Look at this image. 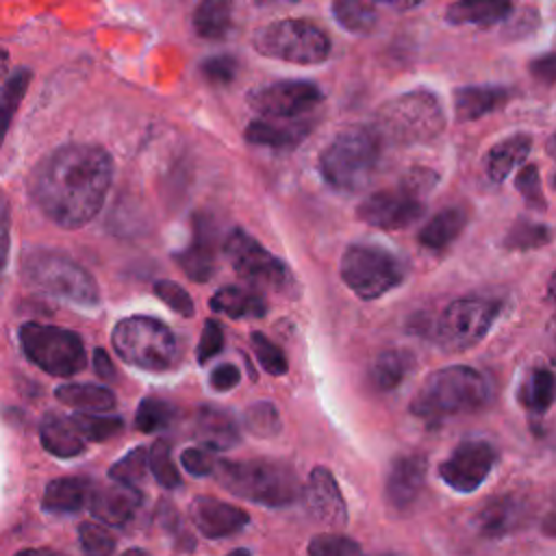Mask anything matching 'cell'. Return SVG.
<instances>
[{"instance_id": "ba28073f", "label": "cell", "mask_w": 556, "mask_h": 556, "mask_svg": "<svg viewBox=\"0 0 556 556\" xmlns=\"http://www.w3.org/2000/svg\"><path fill=\"white\" fill-rule=\"evenodd\" d=\"M252 46L261 56L295 65H317L330 54L328 35L317 24L295 17L261 26L252 37Z\"/></svg>"}, {"instance_id": "f546056e", "label": "cell", "mask_w": 556, "mask_h": 556, "mask_svg": "<svg viewBox=\"0 0 556 556\" xmlns=\"http://www.w3.org/2000/svg\"><path fill=\"white\" fill-rule=\"evenodd\" d=\"M513 0H458L447 7L445 20L452 24L491 26L510 15Z\"/></svg>"}, {"instance_id": "d6986e66", "label": "cell", "mask_w": 556, "mask_h": 556, "mask_svg": "<svg viewBox=\"0 0 556 556\" xmlns=\"http://www.w3.org/2000/svg\"><path fill=\"white\" fill-rule=\"evenodd\" d=\"M315 128V122L308 117H261L248 124L245 128V141L252 146L269 148V150H291L300 146L311 130Z\"/></svg>"}, {"instance_id": "bcb514c9", "label": "cell", "mask_w": 556, "mask_h": 556, "mask_svg": "<svg viewBox=\"0 0 556 556\" xmlns=\"http://www.w3.org/2000/svg\"><path fill=\"white\" fill-rule=\"evenodd\" d=\"M308 554L311 556H354L361 554V545L343 534H317L308 543Z\"/></svg>"}, {"instance_id": "8992f818", "label": "cell", "mask_w": 556, "mask_h": 556, "mask_svg": "<svg viewBox=\"0 0 556 556\" xmlns=\"http://www.w3.org/2000/svg\"><path fill=\"white\" fill-rule=\"evenodd\" d=\"M445 128V113L432 91L415 89L384 102L376 117L382 139L400 146L424 143L439 137Z\"/></svg>"}, {"instance_id": "c3c4849f", "label": "cell", "mask_w": 556, "mask_h": 556, "mask_svg": "<svg viewBox=\"0 0 556 556\" xmlns=\"http://www.w3.org/2000/svg\"><path fill=\"white\" fill-rule=\"evenodd\" d=\"M515 187L519 189V193L523 195V200H526L528 206L539 208V211L545 208V195H543V191H541V180H539V169H536V165H523V167L517 172Z\"/></svg>"}, {"instance_id": "cb8c5ba5", "label": "cell", "mask_w": 556, "mask_h": 556, "mask_svg": "<svg viewBox=\"0 0 556 556\" xmlns=\"http://www.w3.org/2000/svg\"><path fill=\"white\" fill-rule=\"evenodd\" d=\"M510 98L508 89L502 85H467L454 91V115L458 122H473Z\"/></svg>"}, {"instance_id": "11a10c76", "label": "cell", "mask_w": 556, "mask_h": 556, "mask_svg": "<svg viewBox=\"0 0 556 556\" xmlns=\"http://www.w3.org/2000/svg\"><path fill=\"white\" fill-rule=\"evenodd\" d=\"M93 369H96V374H98L102 380H111V378L115 376L113 363H111V358H109V354H106L104 348H96V352H93Z\"/></svg>"}, {"instance_id": "6da1fadb", "label": "cell", "mask_w": 556, "mask_h": 556, "mask_svg": "<svg viewBox=\"0 0 556 556\" xmlns=\"http://www.w3.org/2000/svg\"><path fill=\"white\" fill-rule=\"evenodd\" d=\"M113 178L104 148L67 143L50 152L33 169L28 191L37 208L61 228H83L102 208Z\"/></svg>"}, {"instance_id": "44dd1931", "label": "cell", "mask_w": 556, "mask_h": 556, "mask_svg": "<svg viewBox=\"0 0 556 556\" xmlns=\"http://www.w3.org/2000/svg\"><path fill=\"white\" fill-rule=\"evenodd\" d=\"M215 226L208 215L193 217L191 243L176 254L178 267L193 282H206L215 274Z\"/></svg>"}, {"instance_id": "6125c7cd", "label": "cell", "mask_w": 556, "mask_h": 556, "mask_svg": "<svg viewBox=\"0 0 556 556\" xmlns=\"http://www.w3.org/2000/svg\"><path fill=\"white\" fill-rule=\"evenodd\" d=\"M547 293H549L552 300H556V271L552 274V278H549V282H547Z\"/></svg>"}, {"instance_id": "30bf717a", "label": "cell", "mask_w": 556, "mask_h": 556, "mask_svg": "<svg viewBox=\"0 0 556 556\" xmlns=\"http://www.w3.org/2000/svg\"><path fill=\"white\" fill-rule=\"evenodd\" d=\"M20 345L26 358L50 376L67 378L85 367L83 339L67 328L26 321L20 326Z\"/></svg>"}, {"instance_id": "4dcf8cb0", "label": "cell", "mask_w": 556, "mask_h": 556, "mask_svg": "<svg viewBox=\"0 0 556 556\" xmlns=\"http://www.w3.org/2000/svg\"><path fill=\"white\" fill-rule=\"evenodd\" d=\"M56 400L63 404L85 410V413H106L115 406V395L106 387L100 384H87V382H67L56 387L54 391Z\"/></svg>"}, {"instance_id": "f5cc1de1", "label": "cell", "mask_w": 556, "mask_h": 556, "mask_svg": "<svg viewBox=\"0 0 556 556\" xmlns=\"http://www.w3.org/2000/svg\"><path fill=\"white\" fill-rule=\"evenodd\" d=\"M528 70L534 80H539L543 85H554L556 83V52H547L543 56L532 59Z\"/></svg>"}, {"instance_id": "ee69618b", "label": "cell", "mask_w": 556, "mask_h": 556, "mask_svg": "<svg viewBox=\"0 0 556 556\" xmlns=\"http://www.w3.org/2000/svg\"><path fill=\"white\" fill-rule=\"evenodd\" d=\"M252 350L256 354V361L261 363V367L265 371H269L271 376H285L289 365H287V356L282 354V350L263 332H252L250 337Z\"/></svg>"}, {"instance_id": "7402d4cb", "label": "cell", "mask_w": 556, "mask_h": 556, "mask_svg": "<svg viewBox=\"0 0 556 556\" xmlns=\"http://www.w3.org/2000/svg\"><path fill=\"white\" fill-rule=\"evenodd\" d=\"M526 519V504L515 495H500L489 500L471 519L478 534L497 539L517 530Z\"/></svg>"}, {"instance_id": "7bdbcfd3", "label": "cell", "mask_w": 556, "mask_h": 556, "mask_svg": "<svg viewBox=\"0 0 556 556\" xmlns=\"http://www.w3.org/2000/svg\"><path fill=\"white\" fill-rule=\"evenodd\" d=\"M245 428L256 437H274L280 430V417L271 402H256L243 415Z\"/></svg>"}, {"instance_id": "52a82bcc", "label": "cell", "mask_w": 556, "mask_h": 556, "mask_svg": "<svg viewBox=\"0 0 556 556\" xmlns=\"http://www.w3.org/2000/svg\"><path fill=\"white\" fill-rule=\"evenodd\" d=\"M117 356L146 371H167L178 361V339L169 326L148 315H130L111 332Z\"/></svg>"}, {"instance_id": "9f6ffc18", "label": "cell", "mask_w": 556, "mask_h": 556, "mask_svg": "<svg viewBox=\"0 0 556 556\" xmlns=\"http://www.w3.org/2000/svg\"><path fill=\"white\" fill-rule=\"evenodd\" d=\"M545 343H547V354L552 361H556V315L549 319L547 330H545Z\"/></svg>"}, {"instance_id": "94428289", "label": "cell", "mask_w": 556, "mask_h": 556, "mask_svg": "<svg viewBox=\"0 0 556 556\" xmlns=\"http://www.w3.org/2000/svg\"><path fill=\"white\" fill-rule=\"evenodd\" d=\"M7 67H9V52L4 48H0V78L7 72Z\"/></svg>"}, {"instance_id": "836d02e7", "label": "cell", "mask_w": 556, "mask_h": 556, "mask_svg": "<svg viewBox=\"0 0 556 556\" xmlns=\"http://www.w3.org/2000/svg\"><path fill=\"white\" fill-rule=\"evenodd\" d=\"M556 400V376L539 367L530 371V376L523 380L519 389V404L530 410L532 415H543Z\"/></svg>"}, {"instance_id": "d6a6232c", "label": "cell", "mask_w": 556, "mask_h": 556, "mask_svg": "<svg viewBox=\"0 0 556 556\" xmlns=\"http://www.w3.org/2000/svg\"><path fill=\"white\" fill-rule=\"evenodd\" d=\"M232 28L230 0H200L193 11V30L202 39H224Z\"/></svg>"}, {"instance_id": "ab89813d", "label": "cell", "mask_w": 556, "mask_h": 556, "mask_svg": "<svg viewBox=\"0 0 556 556\" xmlns=\"http://www.w3.org/2000/svg\"><path fill=\"white\" fill-rule=\"evenodd\" d=\"M148 469H150V463H148V447L139 445V447L128 450L117 463L111 465L109 478H111V480H117V482H124V484L137 486L139 482L146 480Z\"/></svg>"}, {"instance_id": "680465c9", "label": "cell", "mask_w": 556, "mask_h": 556, "mask_svg": "<svg viewBox=\"0 0 556 556\" xmlns=\"http://www.w3.org/2000/svg\"><path fill=\"white\" fill-rule=\"evenodd\" d=\"M374 2H380V4H387L395 11H408L413 7H417L421 0H374Z\"/></svg>"}, {"instance_id": "e0dca14e", "label": "cell", "mask_w": 556, "mask_h": 556, "mask_svg": "<svg viewBox=\"0 0 556 556\" xmlns=\"http://www.w3.org/2000/svg\"><path fill=\"white\" fill-rule=\"evenodd\" d=\"M189 515L193 526L206 539H226L241 532L250 517L243 508L222 502L211 495H198L189 504Z\"/></svg>"}, {"instance_id": "816d5d0a", "label": "cell", "mask_w": 556, "mask_h": 556, "mask_svg": "<svg viewBox=\"0 0 556 556\" xmlns=\"http://www.w3.org/2000/svg\"><path fill=\"white\" fill-rule=\"evenodd\" d=\"M9 245H11V206L4 191L0 189V274L7 265Z\"/></svg>"}, {"instance_id": "b9f144b4", "label": "cell", "mask_w": 556, "mask_h": 556, "mask_svg": "<svg viewBox=\"0 0 556 556\" xmlns=\"http://www.w3.org/2000/svg\"><path fill=\"white\" fill-rule=\"evenodd\" d=\"M239 72V61L232 54H213L200 63V76L213 87H228Z\"/></svg>"}, {"instance_id": "d4e9b609", "label": "cell", "mask_w": 556, "mask_h": 556, "mask_svg": "<svg viewBox=\"0 0 556 556\" xmlns=\"http://www.w3.org/2000/svg\"><path fill=\"white\" fill-rule=\"evenodd\" d=\"M195 437L211 450H228L239 443V428L235 417L217 406H200L193 417Z\"/></svg>"}, {"instance_id": "f35d334b", "label": "cell", "mask_w": 556, "mask_h": 556, "mask_svg": "<svg viewBox=\"0 0 556 556\" xmlns=\"http://www.w3.org/2000/svg\"><path fill=\"white\" fill-rule=\"evenodd\" d=\"M148 463L154 480L165 489L180 486V471L172 460V445L165 439H156L148 447Z\"/></svg>"}, {"instance_id": "3957f363", "label": "cell", "mask_w": 556, "mask_h": 556, "mask_svg": "<svg viewBox=\"0 0 556 556\" xmlns=\"http://www.w3.org/2000/svg\"><path fill=\"white\" fill-rule=\"evenodd\" d=\"M382 137L376 126H348L319 154V174L337 191L356 193L369 185L380 163Z\"/></svg>"}, {"instance_id": "9c48e42d", "label": "cell", "mask_w": 556, "mask_h": 556, "mask_svg": "<svg viewBox=\"0 0 556 556\" xmlns=\"http://www.w3.org/2000/svg\"><path fill=\"white\" fill-rule=\"evenodd\" d=\"M345 287L361 300H376L406 278L404 261L391 250L374 243H352L345 248L339 265Z\"/></svg>"}, {"instance_id": "5b68a950", "label": "cell", "mask_w": 556, "mask_h": 556, "mask_svg": "<svg viewBox=\"0 0 556 556\" xmlns=\"http://www.w3.org/2000/svg\"><path fill=\"white\" fill-rule=\"evenodd\" d=\"M22 276L33 289L70 304L93 308L100 302V289L93 276L63 252H28L22 263Z\"/></svg>"}, {"instance_id": "f6af8a7d", "label": "cell", "mask_w": 556, "mask_h": 556, "mask_svg": "<svg viewBox=\"0 0 556 556\" xmlns=\"http://www.w3.org/2000/svg\"><path fill=\"white\" fill-rule=\"evenodd\" d=\"M78 541L87 554L104 556V554L115 552V536L111 534V530L104 523H96V521L80 523Z\"/></svg>"}, {"instance_id": "5bb4252c", "label": "cell", "mask_w": 556, "mask_h": 556, "mask_svg": "<svg viewBox=\"0 0 556 556\" xmlns=\"http://www.w3.org/2000/svg\"><path fill=\"white\" fill-rule=\"evenodd\" d=\"M321 100V89L311 80H278L248 93V106L261 117H300Z\"/></svg>"}, {"instance_id": "484cf974", "label": "cell", "mask_w": 556, "mask_h": 556, "mask_svg": "<svg viewBox=\"0 0 556 556\" xmlns=\"http://www.w3.org/2000/svg\"><path fill=\"white\" fill-rule=\"evenodd\" d=\"M530 148H532V137L526 132H515L497 141L495 146H491L484 156L486 178L495 185L504 182L513 174V169H517L526 161V156L530 154Z\"/></svg>"}, {"instance_id": "f907efd6", "label": "cell", "mask_w": 556, "mask_h": 556, "mask_svg": "<svg viewBox=\"0 0 556 556\" xmlns=\"http://www.w3.org/2000/svg\"><path fill=\"white\" fill-rule=\"evenodd\" d=\"M224 348V330L215 319L204 321L202 337L198 341V361L208 363L213 356H217Z\"/></svg>"}, {"instance_id": "681fc988", "label": "cell", "mask_w": 556, "mask_h": 556, "mask_svg": "<svg viewBox=\"0 0 556 556\" xmlns=\"http://www.w3.org/2000/svg\"><path fill=\"white\" fill-rule=\"evenodd\" d=\"M180 463L182 467L187 469V473L200 478V476H211L215 473V467H217V460L213 458L211 454V447H187L180 456Z\"/></svg>"}, {"instance_id": "8fae6325", "label": "cell", "mask_w": 556, "mask_h": 556, "mask_svg": "<svg viewBox=\"0 0 556 556\" xmlns=\"http://www.w3.org/2000/svg\"><path fill=\"white\" fill-rule=\"evenodd\" d=\"M224 254L230 267L252 287L269 289L282 295L295 291V278L291 269L245 230H230L224 241Z\"/></svg>"}, {"instance_id": "e575fe53", "label": "cell", "mask_w": 556, "mask_h": 556, "mask_svg": "<svg viewBox=\"0 0 556 556\" xmlns=\"http://www.w3.org/2000/svg\"><path fill=\"white\" fill-rule=\"evenodd\" d=\"M30 78H33V72L28 67H17L7 80L4 85L0 87V146L4 141V135L20 109V102L22 98L26 96L28 91V85H30Z\"/></svg>"}, {"instance_id": "603a6c76", "label": "cell", "mask_w": 556, "mask_h": 556, "mask_svg": "<svg viewBox=\"0 0 556 556\" xmlns=\"http://www.w3.org/2000/svg\"><path fill=\"white\" fill-rule=\"evenodd\" d=\"M39 439L41 445L59 458H72L85 452L87 439L78 430L76 421L72 415H61V413H48L41 417L39 424Z\"/></svg>"}, {"instance_id": "9a60e30c", "label": "cell", "mask_w": 556, "mask_h": 556, "mask_svg": "<svg viewBox=\"0 0 556 556\" xmlns=\"http://www.w3.org/2000/svg\"><path fill=\"white\" fill-rule=\"evenodd\" d=\"M495 463L497 450L489 441L467 439L458 443L439 465V476L450 489L458 493H471L489 478Z\"/></svg>"}, {"instance_id": "ac0fdd59", "label": "cell", "mask_w": 556, "mask_h": 556, "mask_svg": "<svg viewBox=\"0 0 556 556\" xmlns=\"http://www.w3.org/2000/svg\"><path fill=\"white\" fill-rule=\"evenodd\" d=\"M141 491L132 484L111 480L96 484L89 495L91 515L106 526H126L141 506Z\"/></svg>"}, {"instance_id": "6f0895ef", "label": "cell", "mask_w": 556, "mask_h": 556, "mask_svg": "<svg viewBox=\"0 0 556 556\" xmlns=\"http://www.w3.org/2000/svg\"><path fill=\"white\" fill-rule=\"evenodd\" d=\"M543 532L549 536H556V504H552V508L543 517Z\"/></svg>"}, {"instance_id": "74e56055", "label": "cell", "mask_w": 556, "mask_h": 556, "mask_svg": "<svg viewBox=\"0 0 556 556\" xmlns=\"http://www.w3.org/2000/svg\"><path fill=\"white\" fill-rule=\"evenodd\" d=\"M176 417V410L169 402L161 397H143L135 413V426L141 432H159L165 430Z\"/></svg>"}, {"instance_id": "db71d44e", "label": "cell", "mask_w": 556, "mask_h": 556, "mask_svg": "<svg viewBox=\"0 0 556 556\" xmlns=\"http://www.w3.org/2000/svg\"><path fill=\"white\" fill-rule=\"evenodd\" d=\"M211 387L215 389V391H230V389H235L237 387V382H239V369H237V365H232V363H222L219 367H215L213 371H211Z\"/></svg>"}, {"instance_id": "1f68e13d", "label": "cell", "mask_w": 556, "mask_h": 556, "mask_svg": "<svg viewBox=\"0 0 556 556\" xmlns=\"http://www.w3.org/2000/svg\"><path fill=\"white\" fill-rule=\"evenodd\" d=\"M410 367H413V356L408 352L384 350L374 358L369 367V382L374 384L376 391H382V393L393 391L404 382Z\"/></svg>"}, {"instance_id": "277c9868", "label": "cell", "mask_w": 556, "mask_h": 556, "mask_svg": "<svg viewBox=\"0 0 556 556\" xmlns=\"http://www.w3.org/2000/svg\"><path fill=\"white\" fill-rule=\"evenodd\" d=\"M215 476L228 493L261 506H289L302 495L295 471L269 458H224L217 460Z\"/></svg>"}, {"instance_id": "8d00e7d4", "label": "cell", "mask_w": 556, "mask_h": 556, "mask_svg": "<svg viewBox=\"0 0 556 556\" xmlns=\"http://www.w3.org/2000/svg\"><path fill=\"white\" fill-rule=\"evenodd\" d=\"M549 239H552V230L545 224L530 222V219H517L508 228L502 245L506 250L526 252V250H534V248H541V245L549 243Z\"/></svg>"}, {"instance_id": "4316f807", "label": "cell", "mask_w": 556, "mask_h": 556, "mask_svg": "<svg viewBox=\"0 0 556 556\" xmlns=\"http://www.w3.org/2000/svg\"><path fill=\"white\" fill-rule=\"evenodd\" d=\"M91 489L93 484L80 476L56 478L48 482L41 497V506L46 513H52V515L78 513L80 508H85V504H89Z\"/></svg>"}, {"instance_id": "7a4b0ae2", "label": "cell", "mask_w": 556, "mask_h": 556, "mask_svg": "<svg viewBox=\"0 0 556 556\" xmlns=\"http://www.w3.org/2000/svg\"><path fill=\"white\" fill-rule=\"evenodd\" d=\"M491 397L486 376L467 365H450L430 374L410 402V413L437 424L447 417L473 413Z\"/></svg>"}, {"instance_id": "91938a15", "label": "cell", "mask_w": 556, "mask_h": 556, "mask_svg": "<svg viewBox=\"0 0 556 556\" xmlns=\"http://www.w3.org/2000/svg\"><path fill=\"white\" fill-rule=\"evenodd\" d=\"M545 150H547V156H549V161L554 163V176H552V185L556 187V132L549 137V141H547Z\"/></svg>"}, {"instance_id": "7c38bea8", "label": "cell", "mask_w": 556, "mask_h": 556, "mask_svg": "<svg viewBox=\"0 0 556 556\" xmlns=\"http://www.w3.org/2000/svg\"><path fill=\"white\" fill-rule=\"evenodd\" d=\"M502 311V302L486 298H458L445 306L437 326L434 341L443 352H465L478 345Z\"/></svg>"}, {"instance_id": "d590c367", "label": "cell", "mask_w": 556, "mask_h": 556, "mask_svg": "<svg viewBox=\"0 0 556 556\" xmlns=\"http://www.w3.org/2000/svg\"><path fill=\"white\" fill-rule=\"evenodd\" d=\"M332 15L341 28L354 35H367L376 28L378 15L367 0H332Z\"/></svg>"}, {"instance_id": "f1b7e54d", "label": "cell", "mask_w": 556, "mask_h": 556, "mask_svg": "<svg viewBox=\"0 0 556 556\" xmlns=\"http://www.w3.org/2000/svg\"><path fill=\"white\" fill-rule=\"evenodd\" d=\"M467 211L460 206H445L434 217H430L417 235V241L428 250L447 248L465 228Z\"/></svg>"}, {"instance_id": "7dc6e473", "label": "cell", "mask_w": 556, "mask_h": 556, "mask_svg": "<svg viewBox=\"0 0 556 556\" xmlns=\"http://www.w3.org/2000/svg\"><path fill=\"white\" fill-rule=\"evenodd\" d=\"M154 293H156V298H159L165 306H169V308L176 311L178 315H182V317H193V311H195L193 300H191V295H189L178 282H174V280H159V282L154 285Z\"/></svg>"}, {"instance_id": "2e32d148", "label": "cell", "mask_w": 556, "mask_h": 556, "mask_svg": "<svg viewBox=\"0 0 556 556\" xmlns=\"http://www.w3.org/2000/svg\"><path fill=\"white\" fill-rule=\"evenodd\" d=\"M302 497L306 504L308 515L328 526V528H341L348 521V506L339 491V484L330 469L315 467L311 469L306 478V486L302 489Z\"/></svg>"}, {"instance_id": "60d3db41", "label": "cell", "mask_w": 556, "mask_h": 556, "mask_svg": "<svg viewBox=\"0 0 556 556\" xmlns=\"http://www.w3.org/2000/svg\"><path fill=\"white\" fill-rule=\"evenodd\" d=\"M72 419L76 421L78 430L83 432V437L87 441H106L111 437H117L124 430V421L122 417H102L96 413H85L78 410L72 415Z\"/></svg>"}, {"instance_id": "4fadbf2b", "label": "cell", "mask_w": 556, "mask_h": 556, "mask_svg": "<svg viewBox=\"0 0 556 556\" xmlns=\"http://www.w3.org/2000/svg\"><path fill=\"white\" fill-rule=\"evenodd\" d=\"M426 211L424 193L400 180L395 187L367 195L356 215L361 222L380 230H400L413 226Z\"/></svg>"}, {"instance_id": "83f0119b", "label": "cell", "mask_w": 556, "mask_h": 556, "mask_svg": "<svg viewBox=\"0 0 556 556\" xmlns=\"http://www.w3.org/2000/svg\"><path fill=\"white\" fill-rule=\"evenodd\" d=\"M211 308L215 313H222L232 319H245V317H263L267 313V302L261 298V293L243 287H222L211 295Z\"/></svg>"}, {"instance_id": "ffe728a7", "label": "cell", "mask_w": 556, "mask_h": 556, "mask_svg": "<svg viewBox=\"0 0 556 556\" xmlns=\"http://www.w3.org/2000/svg\"><path fill=\"white\" fill-rule=\"evenodd\" d=\"M426 471L428 463L421 454H406L395 458L384 482L387 502L397 510L410 508L426 486Z\"/></svg>"}]
</instances>
